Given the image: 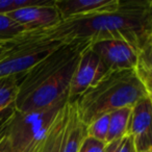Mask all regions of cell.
Returning <instances> with one entry per match:
<instances>
[{
    "instance_id": "obj_3",
    "label": "cell",
    "mask_w": 152,
    "mask_h": 152,
    "mask_svg": "<svg viewBox=\"0 0 152 152\" xmlns=\"http://www.w3.org/2000/svg\"><path fill=\"white\" fill-rule=\"evenodd\" d=\"M68 103L65 95L47 107L29 112L16 110L7 127V137L13 152H39L53 121Z\"/></svg>"
},
{
    "instance_id": "obj_24",
    "label": "cell",
    "mask_w": 152,
    "mask_h": 152,
    "mask_svg": "<svg viewBox=\"0 0 152 152\" xmlns=\"http://www.w3.org/2000/svg\"><path fill=\"white\" fill-rule=\"evenodd\" d=\"M10 47V46H9ZM7 48L5 49V50H2V51H0V61H2L3 59L7 57Z\"/></svg>"
},
{
    "instance_id": "obj_7",
    "label": "cell",
    "mask_w": 152,
    "mask_h": 152,
    "mask_svg": "<svg viewBox=\"0 0 152 152\" xmlns=\"http://www.w3.org/2000/svg\"><path fill=\"white\" fill-rule=\"evenodd\" d=\"M152 97L142 99L131 107L127 135H130L137 152L152 149Z\"/></svg>"
},
{
    "instance_id": "obj_17",
    "label": "cell",
    "mask_w": 152,
    "mask_h": 152,
    "mask_svg": "<svg viewBox=\"0 0 152 152\" xmlns=\"http://www.w3.org/2000/svg\"><path fill=\"white\" fill-rule=\"evenodd\" d=\"M51 0H0V15H7L23 7L47 4Z\"/></svg>"
},
{
    "instance_id": "obj_12",
    "label": "cell",
    "mask_w": 152,
    "mask_h": 152,
    "mask_svg": "<svg viewBox=\"0 0 152 152\" xmlns=\"http://www.w3.org/2000/svg\"><path fill=\"white\" fill-rule=\"evenodd\" d=\"M131 107H123L110 113V124H108L106 144L118 141L127 135Z\"/></svg>"
},
{
    "instance_id": "obj_10",
    "label": "cell",
    "mask_w": 152,
    "mask_h": 152,
    "mask_svg": "<svg viewBox=\"0 0 152 152\" xmlns=\"http://www.w3.org/2000/svg\"><path fill=\"white\" fill-rule=\"evenodd\" d=\"M87 137V125L79 120L75 104L73 102H68V121L61 152H78Z\"/></svg>"
},
{
    "instance_id": "obj_11",
    "label": "cell",
    "mask_w": 152,
    "mask_h": 152,
    "mask_svg": "<svg viewBox=\"0 0 152 152\" xmlns=\"http://www.w3.org/2000/svg\"><path fill=\"white\" fill-rule=\"evenodd\" d=\"M68 121V103L64 106L53 121L39 152H61L64 137Z\"/></svg>"
},
{
    "instance_id": "obj_8",
    "label": "cell",
    "mask_w": 152,
    "mask_h": 152,
    "mask_svg": "<svg viewBox=\"0 0 152 152\" xmlns=\"http://www.w3.org/2000/svg\"><path fill=\"white\" fill-rule=\"evenodd\" d=\"M55 0L43 5L23 7L7 14L14 21L25 27L28 31L45 29L61 21V15L54 5Z\"/></svg>"
},
{
    "instance_id": "obj_6",
    "label": "cell",
    "mask_w": 152,
    "mask_h": 152,
    "mask_svg": "<svg viewBox=\"0 0 152 152\" xmlns=\"http://www.w3.org/2000/svg\"><path fill=\"white\" fill-rule=\"evenodd\" d=\"M110 71L134 69L142 49L122 40H103L90 44Z\"/></svg>"
},
{
    "instance_id": "obj_25",
    "label": "cell",
    "mask_w": 152,
    "mask_h": 152,
    "mask_svg": "<svg viewBox=\"0 0 152 152\" xmlns=\"http://www.w3.org/2000/svg\"><path fill=\"white\" fill-rule=\"evenodd\" d=\"M144 152H152V149H150V150H147V151H144Z\"/></svg>"
},
{
    "instance_id": "obj_1",
    "label": "cell",
    "mask_w": 152,
    "mask_h": 152,
    "mask_svg": "<svg viewBox=\"0 0 152 152\" xmlns=\"http://www.w3.org/2000/svg\"><path fill=\"white\" fill-rule=\"evenodd\" d=\"M29 32L61 44L122 40L143 49L152 45V1L120 0L119 9L113 13L63 20L51 27Z\"/></svg>"
},
{
    "instance_id": "obj_22",
    "label": "cell",
    "mask_w": 152,
    "mask_h": 152,
    "mask_svg": "<svg viewBox=\"0 0 152 152\" xmlns=\"http://www.w3.org/2000/svg\"><path fill=\"white\" fill-rule=\"evenodd\" d=\"M121 140H122V139H121ZM121 140L110 142V143L106 144L105 148H104V152H117V151H118V147H119V145H120Z\"/></svg>"
},
{
    "instance_id": "obj_2",
    "label": "cell",
    "mask_w": 152,
    "mask_h": 152,
    "mask_svg": "<svg viewBox=\"0 0 152 152\" xmlns=\"http://www.w3.org/2000/svg\"><path fill=\"white\" fill-rule=\"evenodd\" d=\"M152 97L134 69L110 71L73 103L79 120L88 125L96 118L123 107H132L142 99Z\"/></svg>"
},
{
    "instance_id": "obj_9",
    "label": "cell",
    "mask_w": 152,
    "mask_h": 152,
    "mask_svg": "<svg viewBox=\"0 0 152 152\" xmlns=\"http://www.w3.org/2000/svg\"><path fill=\"white\" fill-rule=\"evenodd\" d=\"M61 21L116 12L120 0H55Z\"/></svg>"
},
{
    "instance_id": "obj_21",
    "label": "cell",
    "mask_w": 152,
    "mask_h": 152,
    "mask_svg": "<svg viewBox=\"0 0 152 152\" xmlns=\"http://www.w3.org/2000/svg\"><path fill=\"white\" fill-rule=\"evenodd\" d=\"M0 152H13V148L7 134L0 140Z\"/></svg>"
},
{
    "instance_id": "obj_4",
    "label": "cell",
    "mask_w": 152,
    "mask_h": 152,
    "mask_svg": "<svg viewBox=\"0 0 152 152\" xmlns=\"http://www.w3.org/2000/svg\"><path fill=\"white\" fill-rule=\"evenodd\" d=\"M88 45L89 43L78 41L64 43L28 71L24 72L23 78L19 86V92L15 103L16 106L19 105L37 88L52 78L67 64L78 57Z\"/></svg>"
},
{
    "instance_id": "obj_16",
    "label": "cell",
    "mask_w": 152,
    "mask_h": 152,
    "mask_svg": "<svg viewBox=\"0 0 152 152\" xmlns=\"http://www.w3.org/2000/svg\"><path fill=\"white\" fill-rule=\"evenodd\" d=\"M110 124V115H102L87 125L88 137L106 144V137Z\"/></svg>"
},
{
    "instance_id": "obj_14",
    "label": "cell",
    "mask_w": 152,
    "mask_h": 152,
    "mask_svg": "<svg viewBox=\"0 0 152 152\" xmlns=\"http://www.w3.org/2000/svg\"><path fill=\"white\" fill-rule=\"evenodd\" d=\"M151 52L152 45H148L145 48H143L139 52L137 65L134 67V71L137 72L139 78L142 83L145 85L149 91L151 90V76H152V63H151Z\"/></svg>"
},
{
    "instance_id": "obj_5",
    "label": "cell",
    "mask_w": 152,
    "mask_h": 152,
    "mask_svg": "<svg viewBox=\"0 0 152 152\" xmlns=\"http://www.w3.org/2000/svg\"><path fill=\"white\" fill-rule=\"evenodd\" d=\"M108 72L107 67L92 50L89 44L80 53L72 75L68 90V102L75 101L81 94L99 83Z\"/></svg>"
},
{
    "instance_id": "obj_20",
    "label": "cell",
    "mask_w": 152,
    "mask_h": 152,
    "mask_svg": "<svg viewBox=\"0 0 152 152\" xmlns=\"http://www.w3.org/2000/svg\"><path fill=\"white\" fill-rule=\"evenodd\" d=\"M117 152H137L133 144V140L130 135H125L120 142Z\"/></svg>"
},
{
    "instance_id": "obj_18",
    "label": "cell",
    "mask_w": 152,
    "mask_h": 152,
    "mask_svg": "<svg viewBox=\"0 0 152 152\" xmlns=\"http://www.w3.org/2000/svg\"><path fill=\"white\" fill-rule=\"evenodd\" d=\"M15 112H16V104H13V105L3 110L2 112H0V140L7 134V127H9L10 122L13 119Z\"/></svg>"
},
{
    "instance_id": "obj_13",
    "label": "cell",
    "mask_w": 152,
    "mask_h": 152,
    "mask_svg": "<svg viewBox=\"0 0 152 152\" xmlns=\"http://www.w3.org/2000/svg\"><path fill=\"white\" fill-rule=\"evenodd\" d=\"M23 74H14L0 77V112L16 103Z\"/></svg>"
},
{
    "instance_id": "obj_19",
    "label": "cell",
    "mask_w": 152,
    "mask_h": 152,
    "mask_svg": "<svg viewBox=\"0 0 152 152\" xmlns=\"http://www.w3.org/2000/svg\"><path fill=\"white\" fill-rule=\"evenodd\" d=\"M105 143H102L93 137H87L83 142L78 152H104Z\"/></svg>"
},
{
    "instance_id": "obj_23",
    "label": "cell",
    "mask_w": 152,
    "mask_h": 152,
    "mask_svg": "<svg viewBox=\"0 0 152 152\" xmlns=\"http://www.w3.org/2000/svg\"><path fill=\"white\" fill-rule=\"evenodd\" d=\"M10 44H11V43H2V42H0V51L5 50L7 48H9Z\"/></svg>"
},
{
    "instance_id": "obj_15",
    "label": "cell",
    "mask_w": 152,
    "mask_h": 152,
    "mask_svg": "<svg viewBox=\"0 0 152 152\" xmlns=\"http://www.w3.org/2000/svg\"><path fill=\"white\" fill-rule=\"evenodd\" d=\"M25 32L29 31L9 15H0V42L11 43Z\"/></svg>"
}]
</instances>
